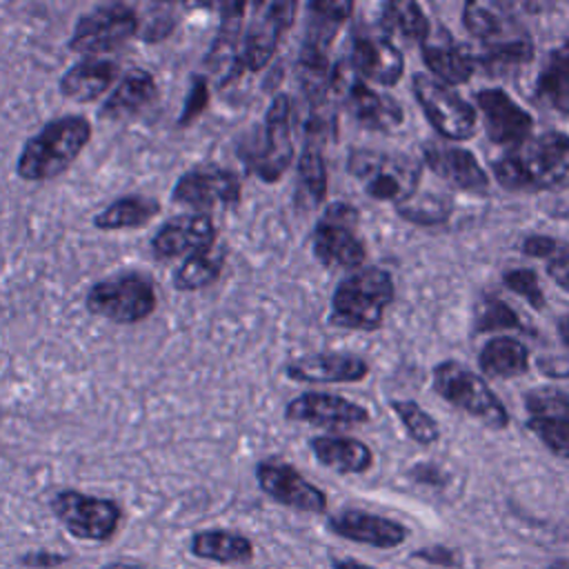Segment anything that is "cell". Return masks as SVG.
<instances>
[{
	"instance_id": "f1b7e54d",
	"label": "cell",
	"mask_w": 569,
	"mask_h": 569,
	"mask_svg": "<svg viewBox=\"0 0 569 569\" xmlns=\"http://www.w3.org/2000/svg\"><path fill=\"white\" fill-rule=\"evenodd\" d=\"M478 362L491 378H513L527 371L529 351L516 338H493L482 347Z\"/></svg>"
},
{
	"instance_id": "277c9868",
	"label": "cell",
	"mask_w": 569,
	"mask_h": 569,
	"mask_svg": "<svg viewBox=\"0 0 569 569\" xmlns=\"http://www.w3.org/2000/svg\"><path fill=\"white\" fill-rule=\"evenodd\" d=\"M349 173L373 200L405 202L416 193L420 164L402 153L358 149L349 156Z\"/></svg>"
},
{
	"instance_id": "681fc988",
	"label": "cell",
	"mask_w": 569,
	"mask_h": 569,
	"mask_svg": "<svg viewBox=\"0 0 569 569\" xmlns=\"http://www.w3.org/2000/svg\"><path fill=\"white\" fill-rule=\"evenodd\" d=\"M558 333H560L562 342L569 347V316L560 320V325H558Z\"/></svg>"
},
{
	"instance_id": "7c38bea8",
	"label": "cell",
	"mask_w": 569,
	"mask_h": 569,
	"mask_svg": "<svg viewBox=\"0 0 569 569\" xmlns=\"http://www.w3.org/2000/svg\"><path fill=\"white\" fill-rule=\"evenodd\" d=\"M476 102L482 111L487 136L496 144L516 149L529 140L533 120L509 93L500 89H482L476 96Z\"/></svg>"
},
{
	"instance_id": "7a4b0ae2",
	"label": "cell",
	"mask_w": 569,
	"mask_h": 569,
	"mask_svg": "<svg viewBox=\"0 0 569 569\" xmlns=\"http://www.w3.org/2000/svg\"><path fill=\"white\" fill-rule=\"evenodd\" d=\"M391 300V276L378 267H360L338 284L331 302V322L347 329L373 331L382 325L385 309Z\"/></svg>"
},
{
	"instance_id": "83f0119b",
	"label": "cell",
	"mask_w": 569,
	"mask_h": 569,
	"mask_svg": "<svg viewBox=\"0 0 569 569\" xmlns=\"http://www.w3.org/2000/svg\"><path fill=\"white\" fill-rule=\"evenodd\" d=\"M427 67L449 84H462L473 73V60L465 47L451 40H433L422 44Z\"/></svg>"
},
{
	"instance_id": "ac0fdd59",
	"label": "cell",
	"mask_w": 569,
	"mask_h": 569,
	"mask_svg": "<svg viewBox=\"0 0 569 569\" xmlns=\"http://www.w3.org/2000/svg\"><path fill=\"white\" fill-rule=\"evenodd\" d=\"M287 420L311 425H360L369 420V413L358 402L329 393H305L293 398L284 411Z\"/></svg>"
},
{
	"instance_id": "484cf974",
	"label": "cell",
	"mask_w": 569,
	"mask_h": 569,
	"mask_svg": "<svg viewBox=\"0 0 569 569\" xmlns=\"http://www.w3.org/2000/svg\"><path fill=\"white\" fill-rule=\"evenodd\" d=\"M536 89L547 104L569 116V40L549 51Z\"/></svg>"
},
{
	"instance_id": "6da1fadb",
	"label": "cell",
	"mask_w": 569,
	"mask_h": 569,
	"mask_svg": "<svg viewBox=\"0 0 569 569\" xmlns=\"http://www.w3.org/2000/svg\"><path fill=\"white\" fill-rule=\"evenodd\" d=\"M496 180L507 189L538 191L569 180V136L542 133L505 153L493 164Z\"/></svg>"
},
{
	"instance_id": "603a6c76",
	"label": "cell",
	"mask_w": 569,
	"mask_h": 569,
	"mask_svg": "<svg viewBox=\"0 0 569 569\" xmlns=\"http://www.w3.org/2000/svg\"><path fill=\"white\" fill-rule=\"evenodd\" d=\"M347 104L353 118L373 131L391 133L402 127V107L387 93H378L362 82H353L347 93Z\"/></svg>"
},
{
	"instance_id": "8fae6325",
	"label": "cell",
	"mask_w": 569,
	"mask_h": 569,
	"mask_svg": "<svg viewBox=\"0 0 569 569\" xmlns=\"http://www.w3.org/2000/svg\"><path fill=\"white\" fill-rule=\"evenodd\" d=\"M293 160L291 142V100L284 93H278L271 100L264 120V144L253 156V171L267 180H278Z\"/></svg>"
},
{
	"instance_id": "b9f144b4",
	"label": "cell",
	"mask_w": 569,
	"mask_h": 569,
	"mask_svg": "<svg viewBox=\"0 0 569 569\" xmlns=\"http://www.w3.org/2000/svg\"><path fill=\"white\" fill-rule=\"evenodd\" d=\"M518 329V316L500 300H491L485 305V311L478 318V331H487V329Z\"/></svg>"
},
{
	"instance_id": "74e56055",
	"label": "cell",
	"mask_w": 569,
	"mask_h": 569,
	"mask_svg": "<svg viewBox=\"0 0 569 569\" xmlns=\"http://www.w3.org/2000/svg\"><path fill=\"white\" fill-rule=\"evenodd\" d=\"M391 407H393L396 416L402 420V425L407 427L409 436L416 442L433 445L438 440V436H440L438 425H436V420L422 407H418L411 400H393Z\"/></svg>"
},
{
	"instance_id": "f907efd6",
	"label": "cell",
	"mask_w": 569,
	"mask_h": 569,
	"mask_svg": "<svg viewBox=\"0 0 569 569\" xmlns=\"http://www.w3.org/2000/svg\"><path fill=\"white\" fill-rule=\"evenodd\" d=\"M102 569H144L140 565H133V562H113V565H107Z\"/></svg>"
},
{
	"instance_id": "ee69618b",
	"label": "cell",
	"mask_w": 569,
	"mask_h": 569,
	"mask_svg": "<svg viewBox=\"0 0 569 569\" xmlns=\"http://www.w3.org/2000/svg\"><path fill=\"white\" fill-rule=\"evenodd\" d=\"M547 273L551 276V280H553L556 284H560L562 289L569 291V249H562L560 253H556V256L549 260Z\"/></svg>"
},
{
	"instance_id": "30bf717a",
	"label": "cell",
	"mask_w": 569,
	"mask_h": 569,
	"mask_svg": "<svg viewBox=\"0 0 569 569\" xmlns=\"http://www.w3.org/2000/svg\"><path fill=\"white\" fill-rule=\"evenodd\" d=\"M138 29L131 7L109 4L84 13L71 36V47L82 53H102L124 44Z\"/></svg>"
},
{
	"instance_id": "f35d334b",
	"label": "cell",
	"mask_w": 569,
	"mask_h": 569,
	"mask_svg": "<svg viewBox=\"0 0 569 569\" xmlns=\"http://www.w3.org/2000/svg\"><path fill=\"white\" fill-rule=\"evenodd\" d=\"M525 402L533 418H569V391L533 389Z\"/></svg>"
},
{
	"instance_id": "ffe728a7",
	"label": "cell",
	"mask_w": 569,
	"mask_h": 569,
	"mask_svg": "<svg viewBox=\"0 0 569 569\" xmlns=\"http://www.w3.org/2000/svg\"><path fill=\"white\" fill-rule=\"evenodd\" d=\"M329 527L342 538L380 549H393L407 538V529L400 522L367 511H342L329 520Z\"/></svg>"
},
{
	"instance_id": "8d00e7d4",
	"label": "cell",
	"mask_w": 569,
	"mask_h": 569,
	"mask_svg": "<svg viewBox=\"0 0 569 569\" xmlns=\"http://www.w3.org/2000/svg\"><path fill=\"white\" fill-rule=\"evenodd\" d=\"M533 58V44L527 38L518 40H489L478 60L487 69H507V67H518L525 64Z\"/></svg>"
},
{
	"instance_id": "3957f363",
	"label": "cell",
	"mask_w": 569,
	"mask_h": 569,
	"mask_svg": "<svg viewBox=\"0 0 569 569\" xmlns=\"http://www.w3.org/2000/svg\"><path fill=\"white\" fill-rule=\"evenodd\" d=\"M91 127L80 116H64L36 133L18 158V173L24 180H49L62 173L89 142Z\"/></svg>"
},
{
	"instance_id": "d590c367",
	"label": "cell",
	"mask_w": 569,
	"mask_h": 569,
	"mask_svg": "<svg viewBox=\"0 0 569 569\" xmlns=\"http://www.w3.org/2000/svg\"><path fill=\"white\" fill-rule=\"evenodd\" d=\"M451 211V202L442 193H413L405 202L398 204V213L416 224H438L445 222Z\"/></svg>"
},
{
	"instance_id": "ab89813d",
	"label": "cell",
	"mask_w": 569,
	"mask_h": 569,
	"mask_svg": "<svg viewBox=\"0 0 569 569\" xmlns=\"http://www.w3.org/2000/svg\"><path fill=\"white\" fill-rule=\"evenodd\" d=\"M529 429L558 456L569 458V418H531Z\"/></svg>"
},
{
	"instance_id": "ba28073f",
	"label": "cell",
	"mask_w": 569,
	"mask_h": 569,
	"mask_svg": "<svg viewBox=\"0 0 569 569\" xmlns=\"http://www.w3.org/2000/svg\"><path fill=\"white\" fill-rule=\"evenodd\" d=\"M416 100L433 129L449 140H465L476 133V109L462 100L453 89L429 76L413 78Z\"/></svg>"
},
{
	"instance_id": "7dc6e473",
	"label": "cell",
	"mask_w": 569,
	"mask_h": 569,
	"mask_svg": "<svg viewBox=\"0 0 569 569\" xmlns=\"http://www.w3.org/2000/svg\"><path fill=\"white\" fill-rule=\"evenodd\" d=\"M22 562L29 565V567H53V565L64 562V556H58V553H27L22 558Z\"/></svg>"
},
{
	"instance_id": "836d02e7",
	"label": "cell",
	"mask_w": 569,
	"mask_h": 569,
	"mask_svg": "<svg viewBox=\"0 0 569 569\" xmlns=\"http://www.w3.org/2000/svg\"><path fill=\"white\" fill-rule=\"evenodd\" d=\"M385 13V22L402 33L409 40H418L425 42L429 36V20L425 16V11L420 9L418 2L411 0H391L382 7Z\"/></svg>"
},
{
	"instance_id": "f546056e",
	"label": "cell",
	"mask_w": 569,
	"mask_h": 569,
	"mask_svg": "<svg viewBox=\"0 0 569 569\" xmlns=\"http://www.w3.org/2000/svg\"><path fill=\"white\" fill-rule=\"evenodd\" d=\"M191 551L216 562H247L253 556L251 542L231 531H200L191 540Z\"/></svg>"
},
{
	"instance_id": "e575fe53",
	"label": "cell",
	"mask_w": 569,
	"mask_h": 569,
	"mask_svg": "<svg viewBox=\"0 0 569 569\" xmlns=\"http://www.w3.org/2000/svg\"><path fill=\"white\" fill-rule=\"evenodd\" d=\"M220 267H222V256L213 253L211 249L202 251V253H193L173 273V284L178 289H187V291L207 287L218 278Z\"/></svg>"
},
{
	"instance_id": "d6986e66",
	"label": "cell",
	"mask_w": 569,
	"mask_h": 569,
	"mask_svg": "<svg viewBox=\"0 0 569 569\" xmlns=\"http://www.w3.org/2000/svg\"><path fill=\"white\" fill-rule=\"evenodd\" d=\"M367 371V362L351 353H313L287 365V376L300 382H358Z\"/></svg>"
},
{
	"instance_id": "1f68e13d",
	"label": "cell",
	"mask_w": 569,
	"mask_h": 569,
	"mask_svg": "<svg viewBox=\"0 0 569 569\" xmlns=\"http://www.w3.org/2000/svg\"><path fill=\"white\" fill-rule=\"evenodd\" d=\"M298 184H300V198H305L307 204L311 207L318 204L327 193V167L316 140L307 142L298 160Z\"/></svg>"
},
{
	"instance_id": "f6af8a7d",
	"label": "cell",
	"mask_w": 569,
	"mask_h": 569,
	"mask_svg": "<svg viewBox=\"0 0 569 569\" xmlns=\"http://www.w3.org/2000/svg\"><path fill=\"white\" fill-rule=\"evenodd\" d=\"M204 102H207V84H204V80L198 78V80L193 82V89H191V93H189V100H187V107H184V113H182L180 122L184 124V122H189L193 116H198V113L202 111Z\"/></svg>"
},
{
	"instance_id": "4dcf8cb0",
	"label": "cell",
	"mask_w": 569,
	"mask_h": 569,
	"mask_svg": "<svg viewBox=\"0 0 569 569\" xmlns=\"http://www.w3.org/2000/svg\"><path fill=\"white\" fill-rule=\"evenodd\" d=\"M156 211H158V204L153 200L140 198V196H127V198H120V200L111 202L107 209H102L96 216V227H100V229L140 227Z\"/></svg>"
},
{
	"instance_id": "4316f807",
	"label": "cell",
	"mask_w": 569,
	"mask_h": 569,
	"mask_svg": "<svg viewBox=\"0 0 569 569\" xmlns=\"http://www.w3.org/2000/svg\"><path fill=\"white\" fill-rule=\"evenodd\" d=\"M153 98H156L153 78L142 69H133L120 80V84L107 98L102 107V116H109V118L133 116L136 111L147 107Z\"/></svg>"
},
{
	"instance_id": "5b68a950",
	"label": "cell",
	"mask_w": 569,
	"mask_h": 569,
	"mask_svg": "<svg viewBox=\"0 0 569 569\" xmlns=\"http://www.w3.org/2000/svg\"><path fill=\"white\" fill-rule=\"evenodd\" d=\"M436 391L451 405L476 416L491 429H502L509 425V413L500 398L487 387V382L462 367L460 362L447 360L433 369Z\"/></svg>"
},
{
	"instance_id": "8992f818",
	"label": "cell",
	"mask_w": 569,
	"mask_h": 569,
	"mask_svg": "<svg viewBox=\"0 0 569 569\" xmlns=\"http://www.w3.org/2000/svg\"><path fill=\"white\" fill-rule=\"evenodd\" d=\"M87 307L113 322H138L156 309V291L140 273H120L96 282L87 293Z\"/></svg>"
},
{
	"instance_id": "7402d4cb",
	"label": "cell",
	"mask_w": 569,
	"mask_h": 569,
	"mask_svg": "<svg viewBox=\"0 0 569 569\" xmlns=\"http://www.w3.org/2000/svg\"><path fill=\"white\" fill-rule=\"evenodd\" d=\"M353 4L349 0H316L309 4V27L302 44L300 62H329L327 49L340 29V24L349 18Z\"/></svg>"
},
{
	"instance_id": "9c48e42d",
	"label": "cell",
	"mask_w": 569,
	"mask_h": 569,
	"mask_svg": "<svg viewBox=\"0 0 569 569\" xmlns=\"http://www.w3.org/2000/svg\"><path fill=\"white\" fill-rule=\"evenodd\" d=\"M51 505L67 531L82 540H107L113 536L120 522L118 505L107 498L62 491Z\"/></svg>"
},
{
	"instance_id": "2e32d148",
	"label": "cell",
	"mask_w": 569,
	"mask_h": 569,
	"mask_svg": "<svg viewBox=\"0 0 569 569\" xmlns=\"http://www.w3.org/2000/svg\"><path fill=\"white\" fill-rule=\"evenodd\" d=\"M216 240V227L209 216L193 213L180 216L162 224V229L153 236L151 247L160 258H176V256H193L209 251Z\"/></svg>"
},
{
	"instance_id": "52a82bcc",
	"label": "cell",
	"mask_w": 569,
	"mask_h": 569,
	"mask_svg": "<svg viewBox=\"0 0 569 569\" xmlns=\"http://www.w3.org/2000/svg\"><path fill=\"white\" fill-rule=\"evenodd\" d=\"M358 211L345 202L331 204L313 231V253L325 267L360 269L365 244L356 236Z\"/></svg>"
},
{
	"instance_id": "bcb514c9",
	"label": "cell",
	"mask_w": 569,
	"mask_h": 569,
	"mask_svg": "<svg viewBox=\"0 0 569 569\" xmlns=\"http://www.w3.org/2000/svg\"><path fill=\"white\" fill-rule=\"evenodd\" d=\"M538 367L547 376H569V358H540Z\"/></svg>"
},
{
	"instance_id": "d4e9b609",
	"label": "cell",
	"mask_w": 569,
	"mask_h": 569,
	"mask_svg": "<svg viewBox=\"0 0 569 569\" xmlns=\"http://www.w3.org/2000/svg\"><path fill=\"white\" fill-rule=\"evenodd\" d=\"M311 451L320 465L338 473H362L371 467V449L356 438L320 436L311 440Z\"/></svg>"
},
{
	"instance_id": "44dd1931",
	"label": "cell",
	"mask_w": 569,
	"mask_h": 569,
	"mask_svg": "<svg viewBox=\"0 0 569 569\" xmlns=\"http://www.w3.org/2000/svg\"><path fill=\"white\" fill-rule=\"evenodd\" d=\"M425 160L433 173H438L442 180L458 189L473 193H485L489 189V178L485 169L467 149L431 144L425 149Z\"/></svg>"
},
{
	"instance_id": "d6a6232c",
	"label": "cell",
	"mask_w": 569,
	"mask_h": 569,
	"mask_svg": "<svg viewBox=\"0 0 569 569\" xmlns=\"http://www.w3.org/2000/svg\"><path fill=\"white\" fill-rule=\"evenodd\" d=\"M462 20L469 33L482 40H491L498 38L507 27V7L502 2L473 0L465 4Z\"/></svg>"
},
{
	"instance_id": "60d3db41",
	"label": "cell",
	"mask_w": 569,
	"mask_h": 569,
	"mask_svg": "<svg viewBox=\"0 0 569 569\" xmlns=\"http://www.w3.org/2000/svg\"><path fill=\"white\" fill-rule=\"evenodd\" d=\"M505 284L516 291L518 296H522L525 300H529L536 309L545 307V293L540 291V284H538V278L533 271L529 269H511L502 276Z\"/></svg>"
},
{
	"instance_id": "5bb4252c",
	"label": "cell",
	"mask_w": 569,
	"mask_h": 569,
	"mask_svg": "<svg viewBox=\"0 0 569 569\" xmlns=\"http://www.w3.org/2000/svg\"><path fill=\"white\" fill-rule=\"evenodd\" d=\"M293 13H296V2L260 4L258 13L247 31L244 47L240 53V64H244L253 71L262 69L271 60L282 31L291 24Z\"/></svg>"
},
{
	"instance_id": "e0dca14e",
	"label": "cell",
	"mask_w": 569,
	"mask_h": 569,
	"mask_svg": "<svg viewBox=\"0 0 569 569\" xmlns=\"http://www.w3.org/2000/svg\"><path fill=\"white\" fill-rule=\"evenodd\" d=\"M351 60L360 76L378 84H396L405 69L400 49L380 33H358L353 40Z\"/></svg>"
},
{
	"instance_id": "9a60e30c",
	"label": "cell",
	"mask_w": 569,
	"mask_h": 569,
	"mask_svg": "<svg viewBox=\"0 0 569 569\" xmlns=\"http://www.w3.org/2000/svg\"><path fill=\"white\" fill-rule=\"evenodd\" d=\"M240 198V180L229 169L204 164L187 171L173 187V200L191 207L231 204Z\"/></svg>"
},
{
	"instance_id": "cb8c5ba5",
	"label": "cell",
	"mask_w": 569,
	"mask_h": 569,
	"mask_svg": "<svg viewBox=\"0 0 569 569\" xmlns=\"http://www.w3.org/2000/svg\"><path fill=\"white\" fill-rule=\"evenodd\" d=\"M118 67L102 58H87L67 69L60 80V91L78 102H89L102 96L116 80Z\"/></svg>"
},
{
	"instance_id": "7bdbcfd3",
	"label": "cell",
	"mask_w": 569,
	"mask_h": 569,
	"mask_svg": "<svg viewBox=\"0 0 569 569\" xmlns=\"http://www.w3.org/2000/svg\"><path fill=\"white\" fill-rule=\"evenodd\" d=\"M522 251L529 253V256H536V258H553L556 253L562 251V244L553 238H547V236H529L522 244Z\"/></svg>"
},
{
	"instance_id": "4fadbf2b",
	"label": "cell",
	"mask_w": 569,
	"mask_h": 569,
	"mask_svg": "<svg viewBox=\"0 0 569 569\" xmlns=\"http://www.w3.org/2000/svg\"><path fill=\"white\" fill-rule=\"evenodd\" d=\"M258 482L267 496H271L276 502L287 505L298 511H311L320 513L327 507L325 493L307 482L293 467L276 460L260 462L256 469Z\"/></svg>"
},
{
	"instance_id": "c3c4849f",
	"label": "cell",
	"mask_w": 569,
	"mask_h": 569,
	"mask_svg": "<svg viewBox=\"0 0 569 569\" xmlns=\"http://www.w3.org/2000/svg\"><path fill=\"white\" fill-rule=\"evenodd\" d=\"M333 569H373V567L362 565V562H356L353 558H347V560H338V562L333 565Z\"/></svg>"
}]
</instances>
